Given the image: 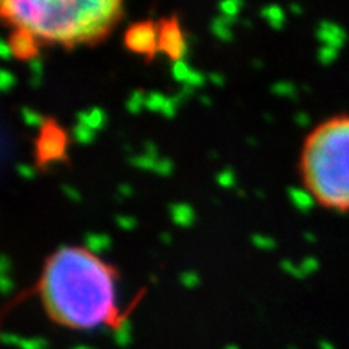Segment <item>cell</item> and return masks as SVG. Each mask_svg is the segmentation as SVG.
<instances>
[{"label":"cell","mask_w":349,"mask_h":349,"mask_svg":"<svg viewBox=\"0 0 349 349\" xmlns=\"http://www.w3.org/2000/svg\"><path fill=\"white\" fill-rule=\"evenodd\" d=\"M39 288L47 312L62 325L102 330L115 320L113 273L84 247H58L45 263Z\"/></svg>","instance_id":"1"},{"label":"cell","mask_w":349,"mask_h":349,"mask_svg":"<svg viewBox=\"0 0 349 349\" xmlns=\"http://www.w3.org/2000/svg\"><path fill=\"white\" fill-rule=\"evenodd\" d=\"M3 17L33 36L57 42L92 41L120 15L116 0H21L2 2Z\"/></svg>","instance_id":"2"},{"label":"cell","mask_w":349,"mask_h":349,"mask_svg":"<svg viewBox=\"0 0 349 349\" xmlns=\"http://www.w3.org/2000/svg\"><path fill=\"white\" fill-rule=\"evenodd\" d=\"M305 183L322 204L349 209V116H336L307 137L303 154Z\"/></svg>","instance_id":"3"},{"label":"cell","mask_w":349,"mask_h":349,"mask_svg":"<svg viewBox=\"0 0 349 349\" xmlns=\"http://www.w3.org/2000/svg\"><path fill=\"white\" fill-rule=\"evenodd\" d=\"M66 139L55 123H45L38 137V160L41 163L65 157Z\"/></svg>","instance_id":"4"},{"label":"cell","mask_w":349,"mask_h":349,"mask_svg":"<svg viewBox=\"0 0 349 349\" xmlns=\"http://www.w3.org/2000/svg\"><path fill=\"white\" fill-rule=\"evenodd\" d=\"M125 44L136 54H152L158 49V29L151 21L130 26L125 34Z\"/></svg>","instance_id":"5"},{"label":"cell","mask_w":349,"mask_h":349,"mask_svg":"<svg viewBox=\"0 0 349 349\" xmlns=\"http://www.w3.org/2000/svg\"><path fill=\"white\" fill-rule=\"evenodd\" d=\"M158 49L173 58V62L184 60V55L188 52V42L176 20H167L162 23L158 29Z\"/></svg>","instance_id":"6"},{"label":"cell","mask_w":349,"mask_h":349,"mask_svg":"<svg viewBox=\"0 0 349 349\" xmlns=\"http://www.w3.org/2000/svg\"><path fill=\"white\" fill-rule=\"evenodd\" d=\"M317 39L322 42V45L325 47H333V49H340L345 44L346 33L340 24L331 23V21H322L319 28L315 31Z\"/></svg>","instance_id":"7"},{"label":"cell","mask_w":349,"mask_h":349,"mask_svg":"<svg viewBox=\"0 0 349 349\" xmlns=\"http://www.w3.org/2000/svg\"><path fill=\"white\" fill-rule=\"evenodd\" d=\"M10 45H12L13 55L21 57V58H34L36 52V42L34 36L28 33V31L17 29L15 34L12 36V41H10Z\"/></svg>","instance_id":"8"},{"label":"cell","mask_w":349,"mask_h":349,"mask_svg":"<svg viewBox=\"0 0 349 349\" xmlns=\"http://www.w3.org/2000/svg\"><path fill=\"white\" fill-rule=\"evenodd\" d=\"M78 123H81L87 128H91L92 131L102 130L105 126V121H107V115L102 109L99 107H91L87 110H81V112L76 113Z\"/></svg>","instance_id":"9"},{"label":"cell","mask_w":349,"mask_h":349,"mask_svg":"<svg viewBox=\"0 0 349 349\" xmlns=\"http://www.w3.org/2000/svg\"><path fill=\"white\" fill-rule=\"evenodd\" d=\"M168 212H170L172 221L176 226H191L194 223V218H196L194 209L186 202L172 204L170 207H168Z\"/></svg>","instance_id":"10"},{"label":"cell","mask_w":349,"mask_h":349,"mask_svg":"<svg viewBox=\"0 0 349 349\" xmlns=\"http://www.w3.org/2000/svg\"><path fill=\"white\" fill-rule=\"evenodd\" d=\"M84 249L91 252L92 256H97L100 252H105L112 246V240L105 233H86L84 236Z\"/></svg>","instance_id":"11"},{"label":"cell","mask_w":349,"mask_h":349,"mask_svg":"<svg viewBox=\"0 0 349 349\" xmlns=\"http://www.w3.org/2000/svg\"><path fill=\"white\" fill-rule=\"evenodd\" d=\"M288 196H289V200L291 204L294 205L299 212H309L314 205V194L310 191H305L303 188H289L288 189Z\"/></svg>","instance_id":"12"},{"label":"cell","mask_w":349,"mask_h":349,"mask_svg":"<svg viewBox=\"0 0 349 349\" xmlns=\"http://www.w3.org/2000/svg\"><path fill=\"white\" fill-rule=\"evenodd\" d=\"M235 21L236 20H233V18H226V17H221V15H217V17L212 18V21H210V31H212V34L217 39L228 42L233 39V33H231L230 26L235 23Z\"/></svg>","instance_id":"13"},{"label":"cell","mask_w":349,"mask_h":349,"mask_svg":"<svg viewBox=\"0 0 349 349\" xmlns=\"http://www.w3.org/2000/svg\"><path fill=\"white\" fill-rule=\"evenodd\" d=\"M261 15H262V18H265L267 20V23L268 26H270L272 29H282L283 28V24H284V12H283V8L280 7V5H265L262 10H261Z\"/></svg>","instance_id":"14"},{"label":"cell","mask_w":349,"mask_h":349,"mask_svg":"<svg viewBox=\"0 0 349 349\" xmlns=\"http://www.w3.org/2000/svg\"><path fill=\"white\" fill-rule=\"evenodd\" d=\"M113 341L120 348H126L131 343V322L128 319H118L113 330Z\"/></svg>","instance_id":"15"},{"label":"cell","mask_w":349,"mask_h":349,"mask_svg":"<svg viewBox=\"0 0 349 349\" xmlns=\"http://www.w3.org/2000/svg\"><path fill=\"white\" fill-rule=\"evenodd\" d=\"M94 133H96V131H92L91 128H87V126H84L81 123L75 125L73 126V130H71L73 139H75L76 142H79V144H83V146L91 144V142L94 141Z\"/></svg>","instance_id":"16"},{"label":"cell","mask_w":349,"mask_h":349,"mask_svg":"<svg viewBox=\"0 0 349 349\" xmlns=\"http://www.w3.org/2000/svg\"><path fill=\"white\" fill-rule=\"evenodd\" d=\"M167 102V97L163 96L162 92L158 91H151L146 94V102H144V107L151 112H162L163 105Z\"/></svg>","instance_id":"17"},{"label":"cell","mask_w":349,"mask_h":349,"mask_svg":"<svg viewBox=\"0 0 349 349\" xmlns=\"http://www.w3.org/2000/svg\"><path fill=\"white\" fill-rule=\"evenodd\" d=\"M130 165H133L134 168H139V170H146V172H155L157 168V162L158 158H151L147 155H133L128 158Z\"/></svg>","instance_id":"18"},{"label":"cell","mask_w":349,"mask_h":349,"mask_svg":"<svg viewBox=\"0 0 349 349\" xmlns=\"http://www.w3.org/2000/svg\"><path fill=\"white\" fill-rule=\"evenodd\" d=\"M144 102H146V96L141 89H134L133 92L130 94V97L126 99V110L130 113H139V110L144 107Z\"/></svg>","instance_id":"19"},{"label":"cell","mask_w":349,"mask_h":349,"mask_svg":"<svg viewBox=\"0 0 349 349\" xmlns=\"http://www.w3.org/2000/svg\"><path fill=\"white\" fill-rule=\"evenodd\" d=\"M191 71L193 70L189 68V65L184 60L173 62V65H172V76H173L174 81H178V83H181V84H186L189 75H191Z\"/></svg>","instance_id":"20"},{"label":"cell","mask_w":349,"mask_h":349,"mask_svg":"<svg viewBox=\"0 0 349 349\" xmlns=\"http://www.w3.org/2000/svg\"><path fill=\"white\" fill-rule=\"evenodd\" d=\"M270 91H272V94H275V96L291 97V99H294L296 94H298V89H296L294 84L289 81H277L275 84H272Z\"/></svg>","instance_id":"21"},{"label":"cell","mask_w":349,"mask_h":349,"mask_svg":"<svg viewBox=\"0 0 349 349\" xmlns=\"http://www.w3.org/2000/svg\"><path fill=\"white\" fill-rule=\"evenodd\" d=\"M241 7H242L241 0H226V2H220L218 3V10H220L221 17L233 18V20H236Z\"/></svg>","instance_id":"22"},{"label":"cell","mask_w":349,"mask_h":349,"mask_svg":"<svg viewBox=\"0 0 349 349\" xmlns=\"http://www.w3.org/2000/svg\"><path fill=\"white\" fill-rule=\"evenodd\" d=\"M20 113H21V118H23V121L28 126H41V128H42V126L45 125L44 116H42L41 113H38V112H34L33 109L21 107Z\"/></svg>","instance_id":"23"},{"label":"cell","mask_w":349,"mask_h":349,"mask_svg":"<svg viewBox=\"0 0 349 349\" xmlns=\"http://www.w3.org/2000/svg\"><path fill=\"white\" fill-rule=\"evenodd\" d=\"M251 242L252 246H256L257 249H262V251H270L275 247V240H272L270 236H265V235H261V233H254L251 236Z\"/></svg>","instance_id":"24"},{"label":"cell","mask_w":349,"mask_h":349,"mask_svg":"<svg viewBox=\"0 0 349 349\" xmlns=\"http://www.w3.org/2000/svg\"><path fill=\"white\" fill-rule=\"evenodd\" d=\"M215 181L221 188H233L235 186V183H236L235 172H233L231 168H225V170H221L220 173H217Z\"/></svg>","instance_id":"25"},{"label":"cell","mask_w":349,"mask_h":349,"mask_svg":"<svg viewBox=\"0 0 349 349\" xmlns=\"http://www.w3.org/2000/svg\"><path fill=\"white\" fill-rule=\"evenodd\" d=\"M20 349H47V346H49V343H47V340H44V338H21V341H20Z\"/></svg>","instance_id":"26"},{"label":"cell","mask_w":349,"mask_h":349,"mask_svg":"<svg viewBox=\"0 0 349 349\" xmlns=\"http://www.w3.org/2000/svg\"><path fill=\"white\" fill-rule=\"evenodd\" d=\"M336 55H338L336 49H333V47H325V45H322L319 49V54H317L319 62L322 65H330V63L336 58Z\"/></svg>","instance_id":"27"},{"label":"cell","mask_w":349,"mask_h":349,"mask_svg":"<svg viewBox=\"0 0 349 349\" xmlns=\"http://www.w3.org/2000/svg\"><path fill=\"white\" fill-rule=\"evenodd\" d=\"M179 282H181V284L184 288L193 289L199 284V277H197V273L196 272L186 270V272H183L181 275H179Z\"/></svg>","instance_id":"28"},{"label":"cell","mask_w":349,"mask_h":349,"mask_svg":"<svg viewBox=\"0 0 349 349\" xmlns=\"http://www.w3.org/2000/svg\"><path fill=\"white\" fill-rule=\"evenodd\" d=\"M299 268H301V272L304 273V277H307V275L314 273L317 268H319V262H317L315 257L307 256V257H304L303 261H301Z\"/></svg>","instance_id":"29"},{"label":"cell","mask_w":349,"mask_h":349,"mask_svg":"<svg viewBox=\"0 0 349 349\" xmlns=\"http://www.w3.org/2000/svg\"><path fill=\"white\" fill-rule=\"evenodd\" d=\"M15 83H17V79H15V75L12 71L8 70L0 71V89H2L3 92L10 91V89L15 86Z\"/></svg>","instance_id":"30"},{"label":"cell","mask_w":349,"mask_h":349,"mask_svg":"<svg viewBox=\"0 0 349 349\" xmlns=\"http://www.w3.org/2000/svg\"><path fill=\"white\" fill-rule=\"evenodd\" d=\"M280 267H282L283 272H286L288 275H291V277H294V278H304V273L301 272L299 265H294V263L291 262V261H288V259H284V261L280 262Z\"/></svg>","instance_id":"31"},{"label":"cell","mask_w":349,"mask_h":349,"mask_svg":"<svg viewBox=\"0 0 349 349\" xmlns=\"http://www.w3.org/2000/svg\"><path fill=\"white\" fill-rule=\"evenodd\" d=\"M172 172H173V162L170 158H158L155 173L162 174V176H168V174H172Z\"/></svg>","instance_id":"32"},{"label":"cell","mask_w":349,"mask_h":349,"mask_svg":"<svg viewBox=\"0 0 349 349\" xmlns=\"http://www.w3.org/2000/svg\"><path fill=\"white\" fill-rule=\"evenodd\" d=\"M115 223L118 225L121 230L130 231V230H133L134 226H136V220L133 218V217H130V215H116L115 217Z\"/></svg>","instance_id":"33"},{"label":"cell","mask_w":349,"mask_h":349,"mask_svg":"<svg viewBox=\"0 0 349 349\" xmlns=\"http://www.w3.org/2000/svg\"><path fill=\"white\" fill-rule=\"evenodd\" d=\"M205 76L204 73H200V71H197V70H193L191 71V75H189V78H188V81H186V84H189V86L191 87H200L202 86V84L205 83Z\"/></svg>","instance_id":"34"},{"label":"cell","mask_w":349,"mask_h":349,"mask_svg":"<svg viewBox=\"0 0 349 349\" xmlns=\"http://www.w3.org/2000/svg\"><path fill=\"white\" fill-rule=\"evenodd\" d=\"M176 104L173 102L172 100V97H167V102H165V105H163V109H162V115L165 116V118H173L174 116V113H176Z\"/></svg>","instance_id":"35"},{"label":"cell","mask_w":349,"mask_h":349,"mask_svg":"<svg viewBox=\"0 0 349 349\" xmlns=\"http://www.w3.org/2000/svg\"><path fill=\"white\" fill-rule=\"evenodd\" d=\"M17 172H18L20 176L24 178V179H33L34 178V168L29 167V165H26V163H18Z\"/></svg>","instance_id":"36"},{"label":"cell","mask_w":349,"mask_h":349,"mask_svg":"<svg viewBox=\"0 0 349 349\" xmlns=\"http://www.w3.org/2000/svg\"><path fill=\"white\" fill-rule=\"evenodd\" d=\"M29 70L33 76H42V60L39 57H34L29 60Z\"/></svg>","instance_id":"37"},{"label":"cell","mask_w":349,"mask_h":349,"mask_svg":"<svg viewBox=\"0 0 349 349\" xmlns=\"http://www.w3.org/2000/svg\"><path fill=\"white\" fill-rule=\"evenodd\" d=\"M12 55H13V50H12L10 42H7L5 39H0V57H2L3 60H8Z\"/></svg>","instance_id":"38"},{"label":"cell","mask_w":349,"mask_h":349,"mask_svg":"<svg viewBox=\"0 0 349 349\" xmlns=\"http://www.w3.org/2000/svg\"><path fill=\"white\" fill-rule=\"evenodd\" d=\"M144 155L151 157V158H160L158 157V151H157L155 142H152V141L144 142Z\"/></svg>","instance_id":"39"},{"label":"cell","mask_w":349,"mask_h":349,"mask_svg":"<svg viewBox=\"0 0 349 349\" xmlns=\"http://www.w3.org/2000/svg\"><path fill=\"white\" fill-rule=\"evenodd\" d=\"M0 289H2V294H5V296L13 289V282L7 277V275H0Z\"/></svg>","instance_id":"40"},{"label":"cell","mask_w":349,"mask_h":349,"mask_svg":"<svg viewBox=\"0 0 349 349\" xmlns=\"http://www.w3.org/2000/svg\"><path fill=\"white\" fill-rule=\"evenodd\" d=\"M62 191H63V194H65L68 199H71V200H81V194H79L75 188L68 186V184H63V186H62Z\"/></svg>","instance_id":"41"},{"label":"cell","mask_w":349,"mask_h":349,"mask_svg":"<svg viewBox=\"0 0 349 349\" xmlns=\"http://www.w3.org/2000/svg\"><path fill=\"white\" fill-rule=\"evenodd\" d=\"M2 341L5 345H20L21 338L18 335H15V333H2Z\"/></svg>","instance_id":"42"},{"label":"cell","mask_w":349,"mask_h":349,"mask_svg":"<svg viewBox=\"0 0 349 349\" xmlns=\"http://www.w3.org/2000/svg\"><path fill=\"white\" fill-rule=\"evenodd\" d=\"M294 121L298 123L299 126H303V128H305L309 123H310V116L305 113V112H298L294 115Z\"/></svg>","instance_id":"43"},{"label":"cell","mask_w":349,"mask_h":349,"mask_svg":"<svg viewBox=\"0 0 349 349\" xmlns=\"http://www.w3.org/2000/svg\"><path fill=\"white\" fill-rule=\"evenodd\" d=\"M209 81L210 83H214V84H217V86H221V84L225 83V79H223V76L220 75V73H215V71H212V73H209Z\"/></svg>","instance_id":"44"},{"label":"cell","mask_w":349,"mask_h":349,"mask_svg":"<svg viewBox=\"0 0 349 349\" xmlns=\"http://www.w3.org/2000/svg\"><path fill=\"white\" fill-rule=\"evenodd\" d=\"M131 193H133V189H131L130 184L121 183L120 186H118V194H120V197H128V196H131Z\"/></svg>","instance_id":"45"},{"label":"cell","mask_w":349,"mask_h":349,"mask_svg":"<svg viewBox=\"0 0 349 349\" xmlns=\"http://www.w3.org/2000/svg\"><path fill=\"white\" fill-rule=\"evenodd\" d=\"M8 270V259L7 256H2L0 257V275H7Z\"/></svg>","instance_id":"46"},{"label":"cell","mask_w":349,"mask_h":349,"mask_svg":"<svg viewBox=\"0 0 349 349\" xmlns=\"http://www.w3.org/2000/svg\"><path fill=\"white\" fill-rule=\"evenodd\" d=\"M29 84H31V87L38 89V87L41 86V76H31V79H29Z\"/></svg>","instance_id":"47"},{"label":"cell","mask_w":349,"mask_h":349,"mask_svg":"<svg viewBox=\"0 0 349 349\" xmlns=\"http://www.w3.org/2000/svg\"><path fill=\"white\" fill-rule=\"evenodd\" d=\"M319 348H320V349H336L330 341H327V340H320V341H319Z\"/></svg>","instance_id":"48"},{"label":"cell","mask_w":349,"mask_h":349,"mask_svg":"<svg viewBox=\"0 0 349 349\" xmlns=\"http://www.w3.org/2000/svg\"><path fill=\"white\" fill-rule=\"evenodd\" d=\"M289 10H291L293 13H296V15H301V13H303V8H301L299 5H296V3H291V5H289Z\"/></svg>","instance_id":"49"},{"label":"cell","mask_w":349,"mask_h":349,"mask_svg":"<svg viewBox=\"0 0 349 349\" xmlns=\"http://www.w3.org/2000/svg\"><path fill=\"white\" fill-rule=\"evenodd\" d=\"M160 240H162V242H165V244H170V241H172V236L168 235L167 231H163L162 235H160Z\"/></svg>","instance_id":"50"},{"label":"cell","mask_w":349,"mask_h":349,"mask_svg":"<svg viewBox=\"0 0 349 349\" xmlns=\"http://www.w3.org/2000/svg\"><path fill=\"white\" fill-rule=\"evenodd\" d=\"M199 100L202 102V105H210L212 104V100H210V97H205V96H200Z\"/></svg>","instance_id":"51"},{"label":"cell","mask_w":349,"mask_h":349,"mask_svg":"<svg viewBox=\"0 0 349 349\" xmlns=\"http://www.w3.org/2000/svg\"><path fill=\"white\" fill-rule=\"evenodd\" d=\"M304 238H305V240H307V241H312V242L315 241V236L312 235L310 231H305V233H304Z\"/></svg>","instance_id":"52"},{"label":"cell","mask_w":349,"mask_h":349,"mask_svg":"<svg viewBox=\"0 0 349 349\" xmlns=\"http://www.w3.org/2000/svg\"><path fill=\"white\" fill-rule=\"evenodd\" d=\"M252 63H254V66H256V68H261V66H262V62H261V60H254Z\"/></svg>","instance_id":"53"},{"label":"cell","mask_w":349,"mask_h":349,"mask_svg":"<svg viewBox=\"0 0 349 349\" xmlns=\"http://www.w3.org/2000/svg\"><path fill=\"white\" fill-rule=\"evenodd\" d=\"M73 349H94V348H89V346H84V345H79V346H75Z\"/></svg>","instance_id":"54"},{"label":"cell","mask_w":349,"mask_h":349,"mask_svg":"<svg viewBox=\"0 0 349 349\" xmlns=\"http://www.w3.org/2000/svg\"><path fill=\"white\" fill-rule=\"evenodd\" d=\"M225 349H240V348H238V346H235V345H228V346H226Z\"/></svg>","instance_id":"55"},{"label":"cell","mask_w":349,"mask_h":349,"mask_svg":"<svg viewBox=\"0 0 349 349\" xmlns=\"http://www.w3.org/2000/svg\"><path fill=\"white\" fill-rule=\"evenodd\" d=\"M247 142H249L251 146H254V144H256V139H252V137H249V139H247Z\"/></svg>","instance_id":"56"},{"label":"cell","mask_w":349,"mask_h":349,"mask_svg":"<svg viewBox=\"0 0 349 349\" xmlns=\"http://www.w3.org/2000/svg\"><path fill=\"white\" fill-rule=\"evenodd\" d=\"M289 349H296V346H289Z\"/></svg>","instance_id":"57"}]
</instances>
